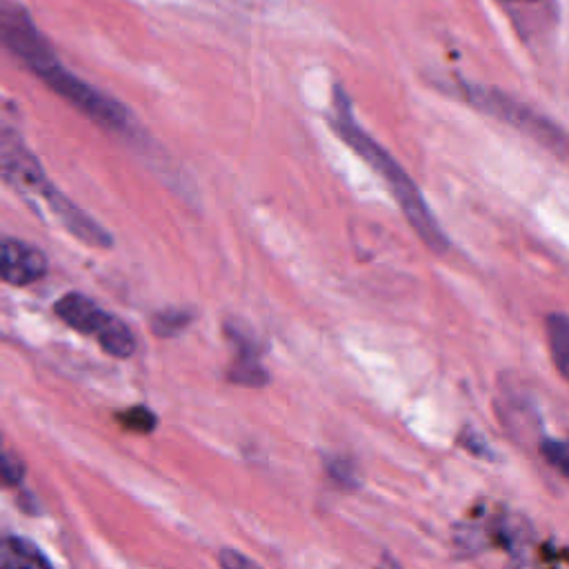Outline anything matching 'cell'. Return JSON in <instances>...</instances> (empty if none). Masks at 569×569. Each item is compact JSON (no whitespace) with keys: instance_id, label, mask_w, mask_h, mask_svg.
Returning a JSON list of instances; mask_svg holds the SVG:
<instances>
[{"instance_id":"6da1fadb","label":"cell","mask_w":569,"mask_h":569,"mask_svg":"<svg viewBox=\"0 0 569 569\" xmlns=\"http://www.w3.org/2000/svg\"><path fill=\"white\" fill-rule=\"evenodd\" d=\"M331 127L336 133L385 180V184L391 189L398 207L402 209L405 218L413 227V231L420 236V240L433 251L445 253L449 249V240L445 231L440 229L438 220L429 211L420 189L409 178V173L400 167V162L380 144L376 142L353 118L349 96L340 84L331 91Z\"/></svg>"},{"instance_id":"7a4b0ae2","label":"cell","mask_w":569,"mask_h":569,"mask_svg":"<svg viewBox=\"0 0 569 569\" xmlns=\"http://www.w3.org/2000/svg\"><path fill=\"white\" fill-rule=\"evenodd\" d=\"M31 73L98 127L109 131H127L131 127V116L118 100L71 73L56 53L36 64Z\"/></svg>"},{"instance_id":"3957f363","label":"cell","mask_w":569,"mask_h":569,"mask_svg":"<svg viewBox=\"0 0 569 569\" xmlns=\"http://www.w3.org/2000/svg\"><path fill=\"white\" fill-rule=\"evenodd\" d=\"M462 89H465L467 100L471 104H476L478 109L500 118L502 122H509L511 127H518L522 133L536 138L547 149L558 151L560 158L565 156L567 138H565V131L560 127H556V122L547 120L545 116H540L538 111L518 102L516 98L502 93L500 89H489V87L469 84V82H462Z\"/></svg>"},{"instance_id":"277c9868","label":"cell","mask_w":569,"mask_h":569,"mask_svg":"<svg viewBox=\"0 0 569 569\" xmlns=\"http://www.w3.org/2000/svg\"><path fill=\"white\" fill-rule=\"evenodd\" d=\"M0 49L18 58L29 71L53 56L47 38L16 0H0Z\"/></svg>"},{"instance_id":"5b68a950","label":"cell","mask_w":569,"mask_h":569,"mask_svg":"<svg viewBox=\"0 0 569 569\" xmlns=\"http://www.w3.org/2000/svg\"><path fill=\"white\" fill-rule=\"evenodd\" d=\"M0 180L11 189L36 198H42L51 187L38 158L7 124H0Z\"/></svg>"},{"instance_id":"8992f818","label":"cell","mask_w":569,"mask_h":569,"mask_svg":"<svg viewBox=\"0 0 569 569\" xmlns=\"http://www.w3.org/2000/svg\"><path fill=\"white\" fill-rule=\"evenodd\" d=\"M42 200L47 202L49 211L60 220V224L76 236L80 242L91 244V247H100L107 249L111 247V236L107 229H102L91 216H87L78 204H73L64 193H60L53 184L47 189V193L42 196Z\"/></svg>"},{"instance_id":"52a82bcc","label":"cell","mask_w":569,"mask_h":569,"mask_svg":"<svg viewBox=\"0 0 569 569\" xmlns=\"http://www.w3.org/2000/svg\"><path fill=\"white\" fill-rule=\"evenodd\" d=\"M47 273V258L33 244L0 240V280L9 284H31Z\"/></svg>"},{"instance_id":"ba28073f","label":"cell","mask_w":569,"mask_h":569,"mask_svg":"<svg viewBox=\"0 0 569 569\" xmlns=\"http://www.w3.org/2000/svg\"><path fill=\"white\" fill-rule=\"evenodd\" d=\"M227 336L238 349L233 365L229 369V380L244 387H262L267 382V371L260 367V349L244 327L227 325Z\"/></svg>"},{"instance_id":"9c48e42d","label":"cell","mask_w":569,"mask_h":569,"mask_svg":"<svg viewBox=\"0 0 569 569\" xmlns=\"http://www.w3.org/2000/svg\"><path fill=\"white\" fill-rule=\"evenodd\" d=\"M56 316L69 325L71 329L87 333V336H96L98 329L102 327V322L107 320V311H102L91 298L82 296V293H67L62 296L56 305H53Z\"/></svg>"},{"instance_id":"30bf717a","label":"cell","mask_w":569,"mask_h":569,"mask_svg":"<svg viewBox=\"0 0 569 569\" xmlns=\"http://www.w3.org/2000/svg\"><path fill=\"white\" fill-rule=\"evenodd\" d=\"M496 409L500 411L502 422L511 431L513 438L525 440V438L538 436V418H536V411H533L529 398L520 396L518 391L502 393L496 400Z\"/></svg>"},{"instance_id":"8fae6325","label":"cell","mask_w":569,"mask_h":569,"mask_svg":"<svg viewBox=\"0 0 569 569\" xmlns=\"http://www.w3.org/2000/svg\"><path fill=\"white\" fill-rule=\"evenodd\" d=\"M0 569H53L47 556L27 538L9 536L0 540Z\"/></svg>"},{"instance_id":"7c38bea8","label":"cell","mask_w":569,"mask_h":569,"mask_svg":"<svg viewBox=\"0 0 569 569\" xmlns=\"http://www.w3.org/2000/svg\"><path fill=\"white\" fill-rule=\"evenodd\" d=\"M100 347L113 358H129L136 351V338L131 329L116 316H107L96 333Z\"/></svg>"},{"instance_id":"4fadbf2b","label":"cell","mask_w":569,"mask_h":569,"mask_svg":"<svg viewBox=\"0 0 569 569\" xmlns=\"http://www.w3.org/2000/svg\"><path fill=\"white\" fill-rule=\"evenodd\" d=\"M547 336H549V349L551 358L560 371L562 378H567V365H569V320L562 311L551 313L547 318Z\"/></svg>"},{"instance_id":"5bb4252c","label":"cell","mask_w":569,"mask_h":569,"mask_svg":"<svg viewBox=\"0 0 569 569\" xmlns=\"http://www.w3.org/2000/svg\"><path fill=\"white\" fill-rule=\"evenodd\" d=\"M191 320H193V313L189 309L169 307V309H160L151 316V329L156 336L171 338V336H178L182 329H187Z\"/></svg>"},{"instance_id":"9a60e30c","label":"cell","mask_w":569,"mask_h":569,"mask_svg":"<svg viewBox=\"0 0 569 569\" xmlns=\"http://www.w3.org/2000/svg\"><path fill=\"white\" fill-rule=\"evenodd\" d=\"M118 422L127 431H133V433H151L158 427L156 413L151 409H147V407H140V405L118 413Z\"/></svg>"},{"instance_id":"2e32d148","label":"cell","mask_w":569,"mask_h":569,"mask_svg":"<svg viewBox=\"0 0 569 569\" xmlns=\"http://www.w3.org/2000/svg\"><path fill=\"white\" fill-rule=\"evenodd\" d=\"M540 453L558 473L567 476L569 467H567V447H565V442L553 440V438H542L540 440Z\"/></svg>"},{"instance_id":"e0dca14e","label":"cell","mask_w":569,"mask_h":569,"mask_svg":"<svg viewBox=\"0 0 569 569\" xmlns=\"http://www.w3.org/2000/svg\"><path fill=\"white\" fill-rule=\"evenodd\" d=\"M327 473H329L340 487L353 489V487L358 485V480H356V469H353L351 460H347V458L336 456L333 460H329V462H327Z\"/></svg>"},{"instance_id":"ac0fdd59","label":"cell","mask_w":569,"mask_h":569,"mask_svg":"<svg viewBox=\"0 0 569 569\" xmlns=\"http://www.w3.org/2000/svg\"><path fill=\"white\" fill-rule=\"evenodd\" d=\"M22 478V462L11 453L0 447V482L2 485H13Z\"/></svg>"},{"instance_id":"d6986e66","label":"cell","mask_w":569,"mask_h":569,"mask_svg":"<svg viewBox=\"0 0 569 569\" xmlns=\"http://www.w3.org/2000/svg\"><path fill=\"white\" fill-rule=\"evenodd\" d=\"M460 445H462L467 451H471L473 456L491 458V449H489V445L485 442L482 433H478V431H473V429H469V427L460 431Z\"/></svg>"},{"instance_id":"ffe728a7","label":"cell","mask_w":569,"mask_h":569,"mask_svg":"<svg viewBox=\"0 0 569 569\" xmlns=\"http://www.w3.org/2000/svg\"><path fill=\"white\" fill-rule=\"evenodd\" d=\"M218 560H220V567H222V569H260L251 558L242 556V553L236 551V549H222L220 556H218Z\"/></svg>"},{"instance_id":"44dd1931","label":"cell","mask_w":569,"mask_h":569,"mask_svg":"<svg viewBox=\"0 0 569 569\" xmlns=\"http://www.w3.org/2000/svg\"><path fill=\"white\" fill-rule=\"evenodd\" d=\"M380 569H398V565H396V562H393V560H385V562H382V567H380Z\"/></svg>"}]
</instances>
